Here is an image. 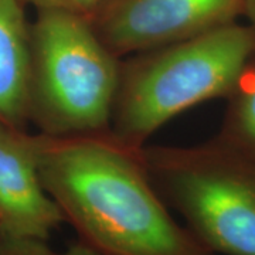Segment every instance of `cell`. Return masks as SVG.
I'll list each match as a JSON object with an SVG mask.
<instances>
[{"label": "cell", "mask_w": 255, "mask_h": 255, "mask_svg": "<svg viewBox=\"0 0 255 255\" xmlns=\"http://www.w3.org/2000/svg\"><path fill=\"white\" fill-rule=\"evenodd\" d=\"M38 173L80 240L108 255H214L169 213L140 149L108 133L37 137Z\"/></svg>", "instance_id": "6da1fadb"}, {"label": "cell", "mask_w": 255, "mask_h": 255, "mask_svg": "<svg viewBox=\"0 0 255 255\" xmlns=\"http://www.w3.org/2000/svg\"><path fill=\"white\" fill-rule=\"evenodd\" d=\"M228 101L220 143L255 160V55L247 64Z\"/></svg>", "instance_id": "ba28073f"}, {"label": "cell", "mask_w": 255, "mask_h": 255, "mask_svg": "<svg viewBox=\"0 0 255 255\" xmlns=\"http://www.w3.org/2000/svg\"><path fill=\"white\" fill-rule=\"evenodd\" d=\"M156 190L213 254L255 255V160L217 139L140 149Z\"/></svg>", "instance_id": "277c9868"}, {"label": "cell", "mask_w": 255, "mask_h": 255, "mask_svg": "<svg viewBox=\"0 0 255 255\" xmlns=\"http://www.w3.org/2000/svg\"><path fill=\"white\" fill-rule=\"evenodd\" d=\"M244 16L248 24L255 28V0H244Z\"/></svg>", "instance_id": "7c38bea8"}, {"label": "cell", "mask_w": 255, "mask_h": 255, "mask_svg": "<svg viewBox=\"0 0 255 255\" xmlns=\"http://www.w3.org/2000/svg\"><path fill=\"white\" fill-rule=\"evenodd\" d=\"M0 237H1V233H0Z\"/></svg>", "instance_id": "4fadbf2b"}, {"label": "cell", "mask_w": 255, "mask_h": 255, "mask_svg": "<svg viewBox=\"0 0 255 255\" xmlns=\"http://www.w3.org/2000/svg\"><path fill=\"white\" fill-rule=\"evenodd\" d=\"M30 117V28L21 0H0V122L20 129Z\"/></svg>", "instance_id": "52a82bcc"}, {"label": "cell", "mask_w": 255, "mask_h": 255, "mask_svg": "<svg viewBox=\"0 0 255 255\" xmlns=\"http://www.w3.org/2000/svg\"><path fill=\"white\" fill-rule=\"evenodd\" d=\"M65 223L38 173L37 137L0 122V233L46 240Z\"/></svg>", "instance_id": "8992f818"}, {"label": "cell", "mask_w": 255, "mask_h": 255, "mask_svg": "<svg viewBox=\"0 0 255 255\" xmlns=\"http://www.w3.org/2000/svg\"><path fill=\"white\" fill-rule=\"evenodd\" d=\"M0 255H58L38 238L0 237Z\"/></svg>", "instance_id": "30bf717a"}, {"label": "cell", "mask_w": 255, "mask_h": 255, "mask_svg": "<svg viewBox=\"0 0 255 255\" xmlns=\"http://www.w3.org/2000/svg\"><path fill=\"white\" fill-rule=\"evenodd\" d=\"M58 255H108L105 254V253H102L100 250H97V248H94L90 244H87V243H84V241H77L75 244H71V246L68 247L64 253Z\"/></svg>", "instance_id": "8fae6325"}, {"label": "cell", "mask_w": 255, "mask_h": 255, "mask_svg": "<svg viewBox=\"0 0 255 255\" xmlns=\"http://www.w3.org/2000/svg\"><path fill=\"white\" fill-rule=\"evenodd\" d=\"M255 55V28L233 23L186 41L122 58L110 133L142 149L164 124L227 98Z\"/></svg>", "instance_id": "7a4b0ae2"}, {"label": "cell", "mask_w": 255, "mask_h": 255, "mask_svg": "<svg viewBox=\"0 0 255 255\" xmlns=\"http://www.w3.org/2000/svg\"><path fill=\"white\" fill-rule=\"evenodd\" d=\"M105 1H107V0H105ZM105 1H104V3H105Z\"/></svg>", "instance_id": "5bb4252c"}, {"label": "cell", "mask_w": 255, "mask_h": 255, "mask_svg": "<svg viewBox=\"0 0 255 255\" xmlns=\"http://www.w3.org/2000/svg\"><path fill=\"white\" fill-rule=\"evenodd\" d=\"M244 0H107L92 24L119 58L237 23Z\"/></svg>", "instance_id": "5b68a950"}, {"label": "cell", "mask_w": 255, "mask_h": 255, "mask_svg": "<svg viewBox=\"0 0 255 255\" xmlns=\"http://www.w3.org/2000/svg\"><path fill=\"white\" fill-rule=\"evenodd\" d=\"M40 10H63L92 18L98 13L105 0H21Z\"/></svg>", "instance_id": "9c48e42d"}, {"label": "cell", "mask_w": 255, "mask_h": 255, "mask_svg": "<svg viewBox=\"0 0 255 255\" xmlns=\"http://www.w3.org/2000/svg\"><path fill=\"white\" fill-rule=\"evenodd\" d=\"M121 63L90 17L40 10L30 28V117L46 136L108 133Z\"/></svg>", "instance_id": "3957f363"}]
</instances>
